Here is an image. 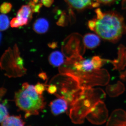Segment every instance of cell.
Segmentation results:
<instances>
[{
  "label": "cell",
  "instance_id": "cell-1",
  "mask_svg": "<svg viewBox=\"0 0 126 126\" xmlns=\"http://www.w3.org/2000/svg\"><path fill=\"white\" fill-rule=\"evenodd\" d=\"M97 18L93 19L94 31L103 39L116 43L126 31L124 18L115 12L103 13L99 9L96 10Z\"/></svg>",
  "mask_w": 126,
  "mask_h": 126
},
{
  "label": "cell",
  "instance_id": "cell-5",
  "mask_svg": "<svg viewBox=\"0 0 126 126\" xmlns=\"http://www.w3.org/2000/svg\"><path fill=\"white\" fill-rule=\"evenodd\" d=\"M83 41L85 47L93 49L97 47L101 43L100 38L94 34L88 33L84 36Z\"/></svg>",
  "mask_w": 126,
  "mask_h": 126
},
{
  "label": "cell",
  "instance_id": "cell-2",
  "mask_svg": "<svg viewBox=\"0 0 126 126\" xmlns=\"http://www.w3.org/2000/svg\"><path fill=\"white\" fill-rule=\"evenodd\" d=\"M15 100L17 107L26 112V118L38 115L46 105L43 96L36 93L35 86L27 83L23 84L22 89L16 93Z\"/></svg>",
  "mask_w": 126,
  "mask_h": 126
},
{
  "label": "cell",
  "instance_id": "cell-4",
  "mask_svg": "<svg viewBox=\"0 0 126 126\" xmlns=\"http://www.w3.org/2000/svg\"><path fill=\"white\" fill-rule=\"evenodd\" d=\"M32 9L29 5H23L17 12L16 18L20 26L27 25L32 17Z\"/></svg>",
  "mask_w": 126,
  "mask_h": 126
},
{
  "label": "cell",
  "instance_id": "cell-15",
  "mask_svg": "<svg viewBox=\"0 0 126 126\" xmlns=\"http://www.w3.org/2000/svg\"><path fill=\"white\" fill-rule=\"evenodd\" d=\"M66 21V15L63 14L61 15L60 18L59 19L58 21L57 22V24L60 26H64L65 24Z\"/></svg>",
  "mask_w": 126,
  "mask_h": 126
},
{
  "label": "cell",
  "instance_id": "cell-20",
  "mask_svg": "<svg viewBox=\"0 0 126 126\" xmlns=\"http://www.w3.org/2000/svg\"><path fill=\"white\" fill-rule=\"evenodd\" d=\"M39 77L41 78L44 79H45L46 77V75L45 74V73H41L39 75Z\"/></svg>",
  "mask_w": 126,
  "mask_h": 126
},
{
  "label": "cell",
  "instance_id": "cell-17",
  "mask_svg": "<svg viewBox=\"0 0 126 126\" xmlns=\"http://www.w3.org/2000/svg\"><path fill=\"white\" fill-rule=\"evenodd\" d=\"M43 4L47 7H49L51 6L54 2V0H41Z\"/></svg>",
  "mask_w": 126,
  "mask_h": 126
},
{
  "label": "cell",
  "instance_id": "cell-6",
  "mask_svg": "<svg viewBox=\"0 0 126 126\" xmlns=\"http://www.w3.org/2000/svg\"><path fill=\"white\" fill-rule=\"evenodd\" d=\"M68 4L74 9L81 10L90 6L93 7L94 2L93 0H66Z\"/></svg>",
  "mask_w": 126,
  "mask_h": 126
},
{
  "label": "cell",
  "instance_id": "cell-8",
  "mask_svg": "<svg viewBox=\"0 0 126 126\" xmlns=\"http://www.w3.org/2000/svg\"><path fill=\"white\" fill-rule=\"evenodd\" d=\"M25 124L20 116H9L1 123V126H24Z\"/></svg>",
  "mask_w": 126,
  "mask_h": 126
},
{
  "label": "cell",
  "instance_id": "cell-18",
  "mask_svg": "<svg viewBox=\"0 0 126 126\" xmlns=\"http://www.w3.org/2000/svg\"><path fill=\"white\" fill-rule=\"evenodd\" d=\"M96 1L97 2L99 3H102V4H110L114 2L116 0H94Z\"/></svg>",
  "mask_w": 126,
  "mask_h": 126
},
{
  "label": "cell",
  "instance_id": "cell-19",
  "mask_svg": "<svg viewBox=\"0 0 126 126\" xmlns=\"http://www.w3.org/2000/svg\"><path fill=\"white\" fill-rule=\"evenodd\" d=\"M116 124L118 125V126H126V120L124 121H121V123Z\"/></svg>",
  "mask_w": 126,
  "mask_h": 126
},
{
  "label": "cell",
  "instance_id": "cell-7",
  "mask_svg": "<svg viewBox=\"0 0 126 126\" xmlns=\"http://www.w3.org/2000/svg\"><path fill=\"white\" fill-rule=\"evenodd\" d=\"M49 27V24L48 21L44 18H39L34 23L33 28L34 30L38 34H44L46 33Z\"/></svg>",
  "mask_w": 126,
  "mask_h": 126
},
{
  "label": "cell",
  "instance_id": "cell-3",
  "mask_svg": "<svg viewBox=\"0 0 126 126\" xmlns=\"http://www.w3.org/2000/svg\"><path fill=\"white\" fill-rule=\"evenodd\" d=\"M51 112L54 115H58L65 112L68 108V102L64 98H59L50 104Z\"/></svg>",
  "mask_w": 126,
  "mask_h": 126
},
{
  "label": "cell",
  "instance_id": "cell-10",
  "mask_svg": "<svg viewBox=\"0 0 126 126\" xmlns=\"http://www.w3.org/2000/svg\"><path fill=\"white\" fill-rule=\"evenodd\" d=\"M10 21L7 16L4 14H1L0 30L1 31H4L9 28Z\"/></svg>",
  "mask_w": 126,
  "mask_h": 126
},
{
  "label": "cell",
  "instance_id": "cell-16",
  "mask_svg": "<svg viewBox=\"0 0 126 126\" xmlns=\"http://www.w3.org/2000/svg\"><path fill=\"white\" fill-rule=\"evenodd\" d=\"M48 93L50 94H54L57 92V87L55 85H50L48 86L47 89Z\"/></svg>",
  "mask_w": 126,
  "mask_h": 126
},
{
  "label": "cell",
  "instance_id": "cell-14",
  "mask_svg": "<svg viewBox=\"0 0 126 126\" xmlns=\"http://www.w3.org/2000/svg\"><path fill=\"white\" fill-rule=\"evenodd\" d=\"M45 85L38 83L35 86V90H36V93L38 94L41 95L43 93V92L45 90Z\"/></svg>",
  "mask_w": 126,
  "mask_h": 126
},
{
  "label": "cell",
  "instance_id": "cell-12",
  "mask_svg": "<svg viewBox=\"0 0 126 126\" xmlns=\"http://www.w3.org/2000/svg\"><path fill=\"white\" fill-rule=\"evenodd\" d=\"M12 5L10 3L4 2L0 6V11L3 14H6L11 11Z\"/></svg>",
  "mask_w": 126,
  "mask_h": 126
},
{
  "label": "cell",
  "instance_id": "cell-21",
  "mask_svg": "<svg viewBox=\"0 0 126 126\" xmlns=\"http://www.w3.org/2000/svg\"></svg>",
  "mask_w": 126,
  "mask_h": 126
},
{
  "label": "cell",
  "instance_id": "cell-13",
  "mask_svg": "<svg viewBox=\"0 0 126 126\" xmlns=\"http://www.w3.org/2000/svg\"><path fill=\"white\" fill-rule=\"evenodd\" d=\"M29 5L31 7L33 12H39L40 10L43 5L42 3H40L35 5V3L33 1H30L29 3Z\"/></svg>",
  "mask_w": 126,
  "mask_h": 126
},
{
  "label": "cell",
  "instance_id": "cell-9",
  "mask_svg": "<svg viewBox=\"0 0 126 126\" xmlns=\"http://www.w3.org/2000/svg\"><path fill=\"white\" fill-rule=\"evenodd\" d=\"M64 59L63 55L61 52L54 51L50 55L49 61L50 64L55 67H59L64 62Z\"/></svg>",
  "mask_w": 126,
  "mask_h": 126
},
{
  "label": "cell",
  "instance_id": "cell-11",
  "mask_svg": "<svg viewBox=\"0 0 126 126\" xmlns=\"http://www.w3.org/2000/svg\"><path fill=\"white\" fill-rule=\"evenodd\" d=\"M0 121L1 123H2L5 119L9 116V112L6 107L4 104H1L0 106Z\"/></svg>",
  "mask_w": 126,
  "mask_h": 126
}]
</instances>
